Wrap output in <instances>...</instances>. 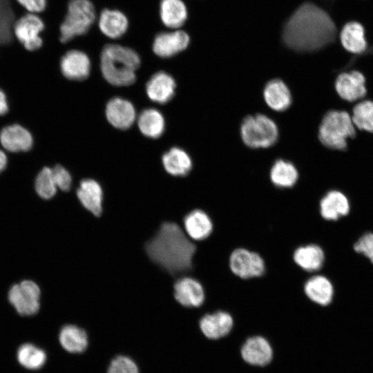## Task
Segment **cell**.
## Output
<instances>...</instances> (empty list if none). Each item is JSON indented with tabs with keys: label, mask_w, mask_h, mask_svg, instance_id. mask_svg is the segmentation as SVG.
Wrapping results in <instances>:
<instances>
[{
	"label": "cell",
	"mask_w": 373,
	"mask_h": 373,
	"mask_svg": "<svg viewBox=\"0 0 373 373\" xmlns=\"http://www.w3.org/2000/svg\"><path fill=\"white\" fill-rule=\"evenodd\" d=\"M351 115L345 111L332 110L326 113L318 128V139L325 147L338 151L347 148V139L356 135Z\"/></svg>",
	"instance_id": "4"
},
{
	"label": "cell",
	"mask_w": 373,
	"mask_h": 373,
	"mask_svg": "<svg viewBox=\"0 0 373 373\" xmlns=\"http://www.w3.org/2000/svg\"><path fill=\"white\" fill-rule=\"evenodd\" d=\"M243 359L254 365L264 366L272 358V350L269 342L260 336L249 338L241 349Z\"/></svg>",
	"instance_id": "21"
},
{
	"label": "cell",
	"mask_w": 373,
	"mask_h": 373,
	"mask_svg": "<svg viewBox=\"0 0 373 373\" xmlns=\"http://www.w3.org/2000/svg\"><path fill=\"white\" fill-rule=\"evenodd\" d=\"M184 227L189 236L196 241L207 239L213 230L211 218L201 209H195L186 214L184 218Z\"/></svg>",
	"instance_id": "25"
},
{
	"label": "cell",
	"mask_w": 373,
	"mask_h": 373,
	"mask_svg": "<svg viewBox=\"0 0 373 373\" xmlns=\"http://www.w3.org/2000/svg\"><path fill=\"white\" fill-rule=\"evenodd\" d=\"M263 97L267 105L278 112L287 110L292 102L289 88L284 82L278 79L267 83L263 89Z\"/></svg>",
	"instance_id": "24"
},
{
	"label": "cell",
	"mask_w": 373,
	"mask_h": 373,
	"mask_svg": "<svg viewBox=\"0 0 373 373\" xmlns=\"http://www.w3.org/2000/svg\"><path fill=\"white\" fill-rule=\"evenodd\" d=\"M336 35V28L331 17L309 2L298 8L283 30L284 43L300 52L319 50L333 42Z\"/></svg>",
	"instance_id": "1"
},
{
	"label": "cell",
	"mask_w": 373,
	"mask_h": 373,
	"mask_svg": "<svg viewBox=\"0 0 373 373\" xmlns=\"http://www.w3.org/2000/svg\"><path fill=\"white\" fill-rule=\"evenodd\" d=\"M40 289L32 280L15 284L8 292V300L21 316H32L39 309Z\"/></svg>",
	"instance_id": "9"
},
{
	"label": "cell",
	"mask_w": 373,
	"mask_h": 373,
	"mask_svg": "<svg viewBox=\"0 0 373 373\" xmlns=\"http://www.w3.org/2000/svg\"><path fill=\"white\" fill-rule=\"evenodd\" d=\"M354 249L373 263V233L367 232L362 235L355 242Z\"/></svg>",
	"instance_id": "37"
},
{
	"label": "cell",
	"mask_w": 373,
	"mask_h": 373,
	"mask_svg": "<svg viewBox=\"0 0 373 373\" xmlns=\"http://www.w3.org/2000/svg\"><path fill=\"white\" fill-rule=\"evenodd\" d=\"M160 17L166 26L171 28H178L186 20V6L182 0H162Z\"/></svg>",
	"instance_id": "30"
},
{
	"label": "cell",
	"mask_w": 373,
	"mask_h": 373,
	"mask_svg": "<svg viewBox=\"0 0 373 373\" xmlns=\"http://www.w3.org/2000/svg\"><path fill=\"white\" fill-rule=\"evenodd\" d=\"M33 187L36 195L43 200H50L57 195L58 189L54 181L51 166H45L37 173Z\"/></svg>",
	"instance_id": "32"
},
{
	"label": "cell",
	"mask_w": 373,
	"mask_h": 373,
	"mask_svg": "<svg viewBox=\"0 0 373 373\" xmlns=\"http://www.w3.org/2000/svg\"><path fill=\"white\" fill-rule=\"evenodd\" d=\"M59 70L62 76L68 81H82L89 75L90 61L83 51L77 48L69 49L60 59Z\"/></svg>",
	"instance_id": "12"
},
{
	"label": "cell",
	"mask_w": 373,
	"mask_h": 373,
	"mask_svg": "<svg viewBox=\"0 0 373 373\" xmlns=\"http://www.w3.org/2000/svg\"><path fill=\"white\" fill-rule=\"evenodd\" d=\"M175 82L173 78L165 72L154 74L146 86L148 97L152 101L165 104L171 99L175 93Z\"/></svg>",
	"instance_id": "22"
},
{
	"label": "cell",
	"mask_w": 373,
	"mask_h": 373,
	"mask_svg": "<svg viewBox=\"0 0 373 373\" xmlns=\"http://www.w3.org/2000/svg\"><path fill=\"white\" fill-rule=\"evenodd\" d=\"M76 195L82 205L94 216L99 217L102 212L103 191L99 184L92 179L80 181Z\"/></svg>",
	"instance_id": "19"
},
{
	"label": "cell",
	"mask_w": 373,
	"mask_h": 373,
	"mask_svg": "<svg viewBox=\"0 0 373 373\" xmlns=\"http://www.w3.org/2000/svg\"><path fill=\"white\" fill-rule=\"evenodd\" d=\"M106 115L109 123L119 129H127L134 123L135 109L128 100L115 97L109 100L106 107Z\"/></svg>",
	"instance_id": "17"
},
{
	"label": "cell",
	"mask_w": 373,
	"mask_h": 373,
	"mask_svg": "<svg viewBox=\"0 0 373 373\" xmlns=\"http://www.w3.org/2000/svg\"><path fill=\"white\" fill-rule=\"evenodd\" d=\"M28 12L39 14L46 6L47 0H16Z\"/></svg>",
	"instance_id": "38"
},
{
	"label": "cell",
	"mask_w": 373,
	"mask_h": 373,
	"mask_svg": "<svg viewBox=\"0 0 373 373\" xmlns=\"http://www.w3.org/2000/svg\"><path fill=\"white\" fill-rule=\"evenodd\" d=\"M34 145V137L29 129L19 123L4 126L0 131V147L7 153L30 151Z\"/></svg>",
	"instance_id": "10"
},
{
	"label": "cell",
	"mask_w": 373,
	"mask_h": 373,
	"mask_svg": "<svg viewBox=\"0 0 373 373\" xmlns=\"http://www.w3.org/2000/svg\"><path fill=\"white\" fill-rule=\"evenodd\" d=\"M95 19V8L90 0H69L59 26L60 41L66 44L86 34Z\"/></svg>",
	"instance_id": "5"
},
{
	"label": "cell",
	"mask_w": 373,
	"mask_h": 373,
	"mask_svg": "<svg viewBox=\"0 0 373 373\" xmlns=\"http://www.w3.org/2000/svg\"><path fill=\"white\" fill-rule=\"evenodd\" d=\"M44 26V23L38 14L27 12L15 21L13 34L25 49L35 51L42 46L41 33Z\"/></svg>",
	"instance_id": "8"
},
{
	"label": "cell",
	"mask_w": 373,
	"mask_h": 373,
	"mask_svg": "<svg viewBox=\"0 0 373 373\" xmlns=\"http://www.w3.org/2000/svg\"><path fill=\"white\" fill-rule=\"evenodd\" d=\"M59 340L65 350L73 354L82 353L87 349L88 345L86 331L74 325L62 327L59 332Z\"/></svg>",
	"instance_id": "26"
},
{
	"label": "cell",
	"mask_w": 373,
	"mask_h": 373,
	"mask_svg": "<svg viewBox=\"0 0 373 373\" xmlns=\"http://www.w3.org/2000/svg\"><path fill=\"white\" fill-rule=\"evenodd\" d=\"M270 180L278 188L292 187L298 179V172L290 162L283 159L277 160L270 170Z\"/></svg>",
	"instance_id": "29"
},
{
	"label": "cell",
	"mask_w": 373,
	"mask_h": 373,
	"mask_svg": "<svg viewBox=\"0 0 373 373\" xmlns=\"http://www.w3.org/2000/svg\"><path fill=\"white\" fill-rule=\"evenodd\" d=\"M8 162V155L1 147H0V174L6 169Z\"/></svg>",
	"instance_id": "40"
},
{
	"label": "cell",
	"mask_w": 373,
	"mask_h": 373,
	"mask_svg": "<svg viewBox=\"0 0 373 373\" xmlns=\"http://www.w3.org/2000/svg\"><path fill=\"white\" fill-rule=\"evenodd\" d=\"M351 118L356 128L373 133V101L362 100L352 109Z\"/></svg>",
	"instance_id": "34"
},
{
	"label": "cell",
	"mask_w": 373,
	"mask_h": 373,
	"mask_svg": "<svg viewBox=\"0 0 373 373\" xmlns=\"http://www.w3.org/2000/svg\"><path fill=\"white\" fill-rule=\"evenodd\" d=\"M107 372L108 373H139V370L133 360L128 356L120 355L111 361Z\"/></svg>",
	"instance_id": "36"
},
{
	"label": "cell",
	"mask_w": 373,
	"mask_h": 373,
	"mask_svg": "<svg viewBox=\"0 0 373 373\" xmlns=\"http://www.w3.org/2000/svg\"><path fill=\"white\" fill-rule=\"evenodd\" d=\"M140 64L138 54L118 44L106 45L101 53L100 68L103 77L111 84L126 86L133 84Z\"/></svg>",
	"instance_id": "3"
},
{
	"label": "cell",
	"mask_w": 373,
	"mask_h": 373,
	"mask_svg": "<svg viewBox=\"0 0 373 373\" xmlns=\"http://www.w3.org/2000/svg\"><path fill=\"white\" fill-rule=\"evenodd\" d=\"M150 259L170 274L190 271L196 246L186 236L180 226L166 222L146 244Z\"/></svg>",
	"instance_id": "2"
},
{
	"label": "cell",
	"mask_w": 373,
	"mask_h": 373,
	"mask_svg": "<svg viewBox=\"0 0 373 373\" xmlns=\"http://www.w3.org/2000/svg\"><path fill=\"white\" fill-rule=\"evenodd\" d=\"M174 297L185 307H199L204 302L205 291L202 285L191 277H182L174 284Z\"/></svg>",
	"instance_id": "13"
},
{
	"label": "cell",
	"mask_w": 373,
	"mask_h": 373,
	"mask_svg": "<svg viewBox=\"0 0 373 373\" xmlns=\"http://www.w3.org/2000/svg\"><path fill=\"white\" fill-rule=\"evenodd\" d=\"M339 40L344 50L351 54H362L368 48L366 30L358 21L352 20L343 25L339 32Z\"/></svg>",
	"instance_id": "14"
},
{
	"label": "cell",
	"mask_w": 373,
	"mask_h": 373,
	"mask_svg": "<svg viewBox=\"0 0 373 373\" xmlns=\"http://www.w3.org/2000/svg\"><path fill=\"white\" fill-rule=\"evenodd\" d=\"M303 292L309 300L320 306L329 305L334 294L332 282L323 275L309 278L304 283Z\"/></svg>",
	"instance_id": "20"
},
{
	"label": "cell",
	"mask_w": 373,
	"mask_h": 373,
	"mask_svg": "<svg viewBox=\"0 0 373 373\" xmlns=\"http://www.w3.org/2000/svg\"><path fill=\"white\" fill-rule=\"evenodd\" d=\"M189 44V37L183 30L158 34L153 41V52L163 58L171 57L184 50Z\"/></svg>",
	"instance_id": "16"
},
{
	"label": "cell",
	"mask_w": 373,
	"mask_h": 373,
	"mask_svg": "<svg viewBox=\"0 0 373 373\" xmlns=\"http://www.w3.org/2000/svg\"><path fill=\"white\" fill-rule=\"evenodd\" d=\"M295 264L307 272L319 271L323 266L325 255L323 249L316 244H307L297 247L292 256Z\"/></svg>",
	"instance_id": "23"
},
{
	"label": "cell",
	"mask_w": 373,
	"mask_h": 373,
	"mask_svg": "<svg viewBox=\"0 0 373 373\" xmlns=\"http://www.w3.org/2000/svg\"><path fill=\"white\" fill-rule=\"evenodd\" d=\"M141 133L150 138H157L164 131V119L156 109L148 108L142 111L137 119Z\"/></svg>",
	"instance_id": "31"
},
{
	"label": "cell",
	"mask_w": 373,
	"mask_h": 373,
	"mask_svg": "<svg viewBox=\"0 0 373 373\" xmlns=\"http://www.w3.org/2000/svg\"><path fill=\"white\" fill-rule=\"evenodd\" d=\"M162 164L165 170L172 175L184 176L192 168L190 156L183 149L174 147L162 156Z\"/></svg>",
	"instance_id": "28"
},
{
	"label": "cell",
	"mask_w": 373,
	"mask_h": 373,
	"mask_svg": "<svg viewBox=\"0 0 373 373\" xmlns=\"http://www.w3.org/2000/svg\"><path fill=\"white\" fill-rule=\"evenodd\" d=\"M199 325L202 334L212 340L227 336L232 329L233 319L226 311L218 310L204 315L200 320Z\"/></svg>",
	"instance_id": "15"
},
{
	"label": "cell",
	"mask_w": 373,
	"mask_h": 373,
	"mask_svg": "<svg viewBox=\"0 0 373 373\" xmlns=\"http://www.w3.org/2000/svg\"><path fill=\"white\" fill-rule=\"evenodd\" d=\"M51 168L54 181L58 190L63 192L69 191L73 184V176L70 171L61 164H56Z\"/></svg>",
	"instance_id": "35"
},
{
	"label": "cell",
	"mask_w": 373,
	"mask_h": 373,
	"mask_svg": "<svg viewBox=\"0 0 373 373\" xmlns=\"http://www.w3.org/2000/svg\"><path fill=\"white\" fill-rule=\"evenodd\" d=\"M240 136L244 144L252 149L268 148L278 138V128L271 118L263 114L246 117L240 125Z\"/></svg>",
	"instance_id": "6"
},
{
	"label": "cell",
	"mask_w": 373,
	"mask_h": 373,
	"mask_svg": "<svg viewBox=\"0 0 373 373\" xmlns=\"http://www.w3.org/2000/svg\"><path fill=\"white\" fill-rule=\"evenodd\" d=\"M9 111V102L6 92L0 88V117L6 115Z\"/></svg>",
	"instance_id": "39"
},
{
	"label": "cell",
	"mask_w": 373,
	"mask_h": 373,
	"mask_svg": "<svg viewBox=\"0 0 373 373\" xmlns=\"http://www.w3.org/2000/svg\"><path fill=\"white\" fill-rule=\"evenodd\" d=\"M334 88L338 96L349 102L360 100L367 94L365 77L357 70L340 73L336 78Z\"/></svg>",
	"instance_id": "11"
},
{
	"label": "cell",
	"mask_w": 373,
	"mask_h": 373,
	"mask_svg": "<svg viewBox=\"0 0 373 373\" xmlns=\"http://www.w3.org/2000/svg\"><path fill=\"white\" fill-rule=\"evenodd\" d=\"M350 209L347 197L341 191L331 190L320 200L319 211L325 220L335 221L347 216Z\"/></svg>",
	"instance_id": "18"
},
{
	"label": "cell",
	"mask_w": 373,
	"mask_h": 373,
	"mask_svg": "<svg viewBox=\"0 0 373 373\" xmlns=\"http://www.w3.org/2000/svg\"><path fill=\"white\" fill-rule=\"evenodd\" d=\"M230 271L241 280L259 278L266 271V263L262 256L245 247L234 249L228 259Z\"/></svg>",
	"instance_id": "7"
},
{
	"label": "cell",
	"mask_w": 373,
	"mask_h": 373,
	"mask_svg": "<svg viewBox=\"0 0 373 373\" xmlns=\"http://www.w3.org/2000/svg\"><path fill=\"white\" fill-rule=\"evenodd\" d=\"M17 357L22 366L31 370L40 369L46 361L45 352L31 343L21 345L17 350Z\"/></svg>",
	"instance_id": "33"
},
{
	"label": "cell",
	"mask_w": 373,
	"mask_h": 373,
	"mask_svg": "<svg viewBox=\"0 0 373 373\" xmlns=\"http://www.w3.org/2000/svg\"><path fill=\"white\" fill-rule=\"evenodd\" d=\"M99 27L102 32L108 37L117 39L126 31L128 20L119 10L105 9L101 12Z\"/></svg>",
	"instance_id": "27"
}]
</instances>
